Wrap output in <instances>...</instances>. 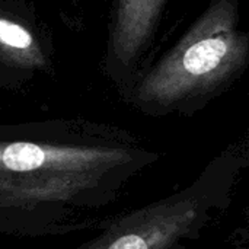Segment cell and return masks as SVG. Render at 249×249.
<instances>
[{
  "mask_svg": "<svg viewBox=\"0 0 249 249\" xmlns=\"http://www.w3.org/2000/svg\"><path fill=\"white\" fill-rule=\"evenodd\" d=\"M160 159L134 133L86 118L0 124V235L96 231L133 179Z\"/></svg>",
  "mask_w": 249,
  "mask_h": 249,
  "instance_id": "6da1fadb",
  "label": "cell"
},
{
  "mask_svg": "<svg viewBox=\"0 0 249 249\" xmlns=\"http://www.w3.org/2000/svg\"><path fill=\"white\" fill-rule=\"evenodd\" d=\"M249 66L239 0H210L185 34L139 73L121 99L143 115L194 117L226 93Z\"/></svg>",
  "mask_w": 249,
  "mask_h": 249,
  "instance_id": "7a4b0ae2",
  "label": "cell"
},
{
  "mask_svg": "<svg viewBox=\"0 0 249 249\" xmlns=\"http://www.w3.org/2000/svg\"><path fill=\"white\" fill-rule=\"evenodd\" d=\"M248 165V144L232 143L185 188L109 216L90 239L69 249H188L228 214Z\"/></svg>",
  "mask_w": 249,
  "mask_h": 249,
  "instance_id": "3957f363",
  "label": "cell"
},
{
  "mask_svg": "<svg viewBox=\"0 0 249 249\" xmlns=\"http://www.w3.org/2000/svg\"><path fill=\"white\" fill-rule=\"evenodd\" d=\"M169 0H115L108 25L102 70L118 90L128 89L146 67Z\"/></svg>",
  "mask_w": 249,
  "mask_h": 249,
  "instance_id": "277c9868",
  "label": "cell"
},
{
  "mask_svg": "<svg viewBox=\"0 0 249 249\" xmlns=\"http://www.w3.org/2000/svg\"><path fill=\"white\" fill-rule=\"evenodd\" d=\"M47 25L26 0H0V90H16L53 69Z\"/></svg>",
  "mask_w": 249,
  "mask_h": 249,
  "instance_id": "5b68a950",
  "label": "cell"
},
{
  "mask_svg": "<svg viewBox=\"0 0 249 249\" xmlns=\"http://www.w3.org/2000/svg\"><path fill=\"white\" fill-rule=\"evenodd\" d=\"M69 1H70L71 4H79V3H80L82 0H69Z\"/></svg>",
  "mask_w": 249,
  "mask_h": 249,
  "instance_id": "8992f818",
  "label": "cell"
}]
</instances>
